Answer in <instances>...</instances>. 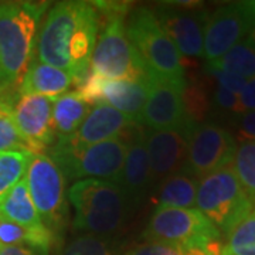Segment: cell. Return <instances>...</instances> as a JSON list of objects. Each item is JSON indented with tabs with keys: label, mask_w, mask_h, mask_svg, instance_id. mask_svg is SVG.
<instances>
[{
	"label": "cell",
	"mask_w": 255,
	"mask_h": 255,
	"mask_svg": "<svg viewBox=\"0 0 255 255\" xmlns=\"http://www.w3.org/2000/svg\"><path fill=\"white\" fill-rule=\"evenodd\" d=\"M98 33L100 13L94 1H58L40 23L34 57L67 71L77 87L91 71Z\"/></svg>",
	"instance_id": "cell-1"
},
{
	"label": "cell",
	"mask_w": 255,
	"mask_h": 255,
	"mask_svg": "<svg viewBox=\"0 0 255 255\" xmlns=\"http://www.w3.org/2000/svg\"><path fill=\"white\" fill-rule=\"evenodd\" d=\"M48 6L47 1H0V91L18 90Z\"/></svg>",
	"instance_id": "cell-2"
},
{
	"label": "cell",
	"mask_w": 255,
	"mask_h": 255,
	"mask_svg": "<svg viewBox=\"0 0 255 255\" xmlns=\"http://www.w3.org/2000/svg\"><path fill=\"white\" fill-rule=\"evenodd\" d=\"M100 13V33L91 57V73L107 80L140 81L149 71L128 40L125 16L128 3L94 1Z\"/></svg>",
	"instance_id": "cell-3"
},
{
	"label": "cell",
	"mask_w": 255,
	"mask_h": 255,
	"mask_svg": "<svg viewBox=\"0 0 255 255\" xmlns=\"http://www.w3.org/2000/svg\"><path fill=\"white\" fill-rule=\"evenodd\" d=\"M74 209L73 227L82 234L110 237L127 224L129 200L117 183L85 179L67 191Z\"/></svg>",
	"instance_id": "cell-4"
},
{
	"label": "cell",
	"mask_w": 255,
	"mask_h": 255,
	"mask_svg": "<svg viewBox=\"0 0 255 255\" xmlns=\"http://www.w3.org/2000/svg\"><path fill=\"white\" fill-rule=\"evenodd\" d=\"M47 152L65 180L98 179L117 183L125 162L127 142L119 136L94 145H81L71 136L58 137Z\"/></svg>",
	"instance_id": "cell-5"
},
{
	"label": "cell",
	"mask_w": 255,
	"mask_h": 255,
	"mask_svg": "<svg viewBox=\"0 0 255 255\" xmlns=\"http://www.w3.org/2000/svg\"><path fill=\"white\" fill-rule=\"evenodd\" d=\"M125 27L128 40L149 73L167 81L187 82L183 57L159 24L153 10L136 6L129 13Z\"/></svg>",
	"instance_id": "cell-6"
},
{
	"label": "cell",
	"mask_w": 255,
	"mask_h": 255,
	"mask_svg": "<svg viewBox=\"0 0 255 255\" xmlns=\"http://www.w3.org/2000/svg\"><path fill=\"white\" fill-rule=\"evenodd\" d=\"M196 207L220 234L228 237L254 211L255 204L247 196L233 166H228L199 180Z\"/></svg>",
	"instance_id": "cell-7"
},
{
	"label": "cell",
	"mask_w": 255,
	"mask_h": 255,
	"mask_svg": "<svg viewBox=\"0 0 255 255\" xmlns=\"http://www.w3.org/2000/svg\"><path fill=\"white\" fill-rule=\"evenodd\" d=\"M143 238L187 251L220 241L221 234L197 209H156Z\"/></svg>",
	"instance_id": "cell-8"
},
{
	"label": "cell",
	"mask_w": 255,
	"mask_h": 255,
	"mask_svg": "<svg viewBox=\"0 0 255 255\" xmlns=\"http://www.w3.org/2000/svg\"><path fill=\"white\" fill-rule=\"evenodd\" d=\"M26 183L31 201L43 224L53 234L67 219V180L63 172L47 155H33L26 170Z\"/></svg>",
	"instance_id": "cell-9"
},
{
	"label": "cell",
	"mask_w": 255,
	"mask_h": 255,
	"mask_svg": "<svg viewBox=\"0 0 255 255\" xmlns=\"http://www.w3.org/2000/svg\"><path fill=\"white\" fill-rule=\"evenodd\" d=\"M255 26V0L230 1L207 16L203 57L207 64L217 61L231 47L250 36Z\"/></svg>",
	"instance_id": "cell-10"
},
{
	"label": "cell",
	"mask_w": 255,
	"mask_h": 255,
	"mask_svg": "<svg viewBox=\"0 0 255 255\" xmlns=\"http://www.w3.org/2000/svg\"><path fill=\"white\" fill-rule=\"evenodd\" d=\"M237 147V140L230 130L213 122H196L191 128L183 172L200 180L233 166Z\"/></svg>",
	"instance_id": "cell-11"
},
{
	"label": "cell",
	"mask_w": 255,
	"mask_h": 255,
	"mask_svg": "<svg viewBox=\"0 0 255 255\" xmlns=\"http://www.w3.org/2000/svg\"><path fill=\"white\" fill-rule=\"evenodd\" d=\"M197 3H162L153 13L164 33L172 40L180 55L203 57L204 27L209 11L199 9Z\"/></svg>",
	"instance_id": "cell-12"
},
{
	"label": "cell",
	"mask_w": 255,
	"mask_h": 255,
	"mask_svg": "<svg viewBox=\"0 0 255 255\" xmlns=\"http://www.w3.org/2000/svg\"><path fill=\"white\" fill-rule=\"evenodd\" d=\"M149 94L140 117V125L150 130L176 129L189 122L184 107L186 84L173 82L149 75Z\"/></svg>",
	"instance_id": "cell-13"
},
{
	"label": "cell",
	"mask_w": 255,
	"mask_h": 255,
	"mask_svg": "<svg viewBox=\"0 0 255 255\" xmlns=\"http://www.w3.org/2000/svg\"><path fill=\"white\" fill-rule=\"evenodd\" d=\"M53 98L18 95L13 105V118L20 136L33 155H44L55 143L53 129Z\"/></svg>",
	"instance_id": "cell-14"
},
{
	"label": "cell",
	"mask_w": 255,
	"mask_h": 255,
	"mask_svg": "<svg viewBox=\"0 0 255 255\" xmlns=\"http://www.w3.org/2000/svg\"><path fill=\"white\" fill-rule=\"evenodd\" d=\"M194 124L189 122L180 128L163 130L145 129L152 182L160 183L166 177L184 170L189 137Z\"/></svg>",
	"instance_id": "cell-15"
},
{
	"label": "cell",
	"mask_w": 255,
	"mask_h": 255,
	"mask_svg": "<svg viewBox=\"0 0 255 255\" xmlns=\"http://www.w3.org/2000/svg\"><path fill=\"white\" fill-rule=\"evenodd\" d=\"M121 136L127 142V155L117 184L125 193L129 203L137 206L145 199L152 184L145 128L140 124H132Z\"/></svg>",
	"instance_id": "cell-16"
},
{
	"label": "cell",
	"mask_w": 255,
	"mask_h": 255,
	"mask_svg": "<svg viewBox=\"0 0 255 255\" xmlns=\"http://www.w3.org/2000/svg\"><path fill=\"white\" fill-rule=\"evenodd\" d=\"M133 122L125 114L119 112L107 104H98L84 119L78 130L71 135L77 143L94 145L119 137Z\"/></svg>",
	"instance_id": "cell-17"
},
{
	"label": "cell",
	"mask_w": 255,
	"mask_h": 255,
	"mask_svg": "<svg viewBox=\"0 0 255 255\" xmlns=\"http://www.w3.org/2000/svg\"><path fill=\"white\" fill-rule=\"evenodd\" d=\"M147 78L140 81H122V80L104 78L100 92L101 104H107L119 112L125 114L133 122L140 124L142 111L149 94Z\"/></svg>",
	"instance_id": "cell-18"
},
{
	"label": "cell",
	"mask_w": 255,
	"mask_h": 255,
	"mask_svg": "<svg viewBox=\"0 0 255 255\" xmlns=\"http://www.w3.org/2000/svg\"><path fill=\"white\" fill-rule=\"evenodd\" d=\"M74 85L73 77L57 67L38 61L36 57L28 64L27 70L18 84V95H40L58 98Z\"/></svg>",
	"instance_id": "cell-19"
},
{
	"label": "cell",
	"mask_w": 255,
	"mask_h": 255,
	"mask_svg": "<svg viewBox=\"0 0 255 255\" xmlns=\"http://www.w3.org/2000/svg\"><path fill=\"white\" fill-rule=\"evenodd\" d=\"M0 219L7 220L31 231L48 230L43 224L31 201L26 179H21L0 201Z\"/></svg>",
	"instance_id": "cell-20"
},
{
	"label": "cell",
	"mask_w": 255,
	"mask_h": 255,
	"mask_svg": "<svg viewBox=\"0 0 255 255\" xmlns=\"http://www.w3.org/2000/svg\"><path fill=\"white\" fill-rule=\"evenodd\" d=\"M199 179L180 172L159 183L156 209H196Z\"/></svg>",
	"instance_id": "cell-21"
},
{
	"label": "cell",
	"mask_w": 255,
	"mask_h": 255,
	"mask_svg": "<svg viewBox=\"0 0 255 255\" xmlns=\"http://www.w3.org/2000/svg\"><path fill=\"white\" fill-rule=\"evenodd\" d=\"M91 107L82 101L77 91L65 92L53 104V129L57 137L74 135L87 118Z\"/></svg>",
	"instance_id": "cell-22"
},
{
	"label": "cell",
	"mask_w": 255,
	"mask_h": 255,
	"mask_svg": "<svg viewBox=\"0 0 255 255\" xmlns=\"http://www.w3.org/2000/svg\"><path fill=\"white\" fill-rule=\"evenodd\" d=\"M17 98V90L0 91V152H30L13 118V105Z\"/></svg>",
	"instance_id": "cell-23"
},
{
	"label": "cell",
	"mask_w": 255,
	"mask_h": 255,
	"mask_svg": "<svg viewBox=\"0 0 255 255\" xmlns=\"http://www.w3.org/2000/svg\"><path fill=\"white\" fill-rule=\"evenodd\" d=\"M54 240L55 236L50 230L31 231L7 220L0 219V244L28 247L47 255Z\"/></svg>",
	"instance_id": "cell-24"
},
{
	"label": "cell",
	"mask_w": 255,
	"mask_h": 255,
	"mask_svg": "<svg viewBox=\"0 0 255 255\" xmlns=\"http://www.w3.org/2000/svg\"><path fill=\"white\" fill-rule=\"evenodd\" d=\"M209 65L248 81L255 78V48L244 38L243 41L231 47L217 61L210 63Z\"/></svg>",
	"instance_id": "cell-25"
},
{
	"label": "cell",
	"mask_w": 255,
	"mask_h": 255,
	"mask_svg": "<svg viewBox=\"0 0 255 255\" xmlns=\"http://www.w3.org/2000/svg\"><path fill=\"white\" fill-rule=\"evenodd\" d=\"M31 152H0V201L24 179Z\"/></svg>",
	"instance_id": "cell-26"
},
{
	"label": "cell",
	"mask_w": 255,
	"mask_h": 255,
	"mask_svg": "<svg viewBox=\"0 0 255 255\" xmlns=\"http://www.w3.org/2000/svg\"><path fill=\"white\" fill-rule=\"evenodd\" d=\"M233 169L247 196L255 204V140H244L238 145Z\"/></svg>",
	"instance_id": "cell-27"
},
{
	"label": "cell",
	"mask_w": 255,
	"mask_h": 255,
	"mask_svg": "<svg viewBox=\"0 0 255 255\" xmlns=\"http://www.w3.org/2000/svg\"><path fill=\"white\" fill-rule=\"evenodd\" d=\"M224 254L255 255V210L230 233Z\"/></svg>",
	"instance_id": "cell-28"
},
{
	"label": "cell",
	"mask_w": 255,
	"mask_h": 255,
	"mask_svg": "<svg viewBox=\"0 0 255 255\" xmlns=\"http://www.w3.org/2000/svg\"><path fill=\"white\" fill-rule=\"evenodd\" d=\"M60 255H114V253L107 238L81 234L68 241Z\"/></svg>",
	"instance_id": "cell-29"
},
{
	"label": "cell",
	"mask_w": 255,
	"mask_h": 255,
	"mask_svg": "<svg viewBox=\"0 0 255 255\" xmlns=\"http://www.w3.org/2000/svg\"><path fill=\"white\" fill-rule=\"evenodd\" d=\"M211 105L216 111L221 114H228V115H240V102H238V95L233 92L227 91L226 88L216 85L213 97H211Z\"/></svg>",
	"instance_id": "cell-30"
},
{
	"label": "cell",
	"mask_w": 255,
	"mask_h": 255,
	"mask_svg": "<svg viewBox=\"0 0 255 255\" xmlns=\"http://www.w3.org/2000/svg\"><path fill=\"white\" fill-rule=\"evenodd\" d=\"M206 74L216 81V85H220V87L226 88L227 91L233 92L236 95L241 94L247 84V80H244V78H240L237 75H233V74H228L223 70L214 68L209 64L206 65Z\"/></svg>",
	"instance_id": "cell-31"
},
{
	"label": "cell",
	"mask_w": 255,
	"mask_h": 255,
	"mask_svg": "<svg viewBox=\"0 0 255 255\" xmlns=\"http://www.w3.org/2000/svg\"><path fill=\"white\" fill-rule=\"evenodd\" d=\"M124 255H186L179 247L147 241L146 244H139L130 250H128Z\"/></svg>",
	"instance_id": "cell-32"
},
{
	"label": "cell",
	"mask_w": 255,
	"mask_h": 255,
	"mask_svg": "<svg viewBox=\"0 0 255 255\" xmlns=\"http://www.w3.org/2000/svg\"><path fill=\"white\" fill-rule=\"evenodd\" d=\"M240 102V115L255 111V78L248 80L244 90L238 95Z\"/></svg>",
	"instance_id": "cell-33"
},
{
	"label": "cell",
	"mask_w": 255,
	"mask_h": 255,
	"mask_svg": "<svg viewBox=\"0 0 255 255\" xmlns=\"http://www.w3.org/2000/svg\"><path fill=\"white\" fill-rule=\"evenodd\" d=\"M238 135L244 140H255V111L240 115Z\"/></svg>",
	"instance_id": "cell-34"
},
{
	"label": "cell",
	"mask_w": 255,
	"mask_h": 255,
	"mask_svg": "<svg viewBox=\"0 0 255 255\" xmlns=\"http://www.w3.org/2000/svg\"><path fill=\"white\" fill-rule=\"evenodd\" d=\"M0 255H46L37 250L23 246H4L0 244Z\"/></svg>",
	"instance_id": "cell-35"
},
{
	"label": "cell",
	"mask_w": 255,
	"mask_h": 255,
	"mask_svg": "<svg viewBox=\"0 0 255 255\" xmlns=\"http://www.w3.org/2000/svg\"><path fill=\"white\" fill-rule=\"evenodd\" d=\"M223 250L224 246H221V241H216V243H211L207 247H203V248H191L184 251L186 255H223Z\"/></svg>",
	"instance_id": "cell-36"
},
{
	"label": "cell",
	"mask_w": 255,
	"mask_h": 255,
	"mask_svg": "<svg viewBox=\"0 0 255 255\" xmlns=\"http://www.w3.org/2000/svg\"><path fill=\"white\" fill-rule=\"evenodd\" d=\"M247 40H248V41L251 43V46L255 48V26H254V28H253V31L250 33V36L247 37Z\"/></svg>",
	"instance_id": "cell-37"
},
{
	"label": "cell",
	"mask_w": 255,
	"mask_h": 255,
	"mask_svg": "<svg viewBox=\"0 0 255 255\" xmlns=\"http://www.w3.org/2000/svg\"><path fill=\"white\" fill-rule=\"evenodd\" d=\"M223 255H228V254H224V250H223Z\"/></svg>",
	"instance_id": "cell-38"
}]
</instances>
